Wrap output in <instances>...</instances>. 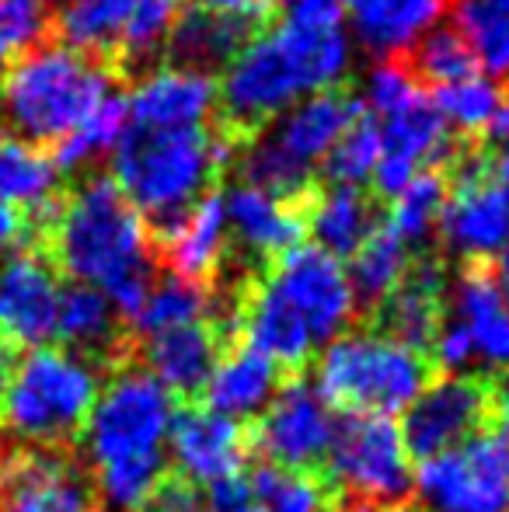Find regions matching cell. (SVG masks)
<instances>
[{
	"mask_svg": "<svg viewBox=\"0 0 509 512\" xmlns=\"http://www.w3.org/2000/svg\"><path fill=\"white\" fill-rule=\"evenodd\" d=\"M353 46L342 18H297L290 14L279 25L245 42L224 67L217 84L220 133L238 147L262 133L272 119L297 102L346 81Z\"/></svg>",
	"mask_w": 509,
	"mask_h": 512,
	"instance_id": "cell-1",
	"label": "cell"
},
{
	"mask_svg": "<svg viewBox=\"0 0 509 512\" xmlns=\"http://www.w3.org/2000/svg\"><path fill=\"white\" fill-rule=\"evenodd\" d=\"M53 262L74 283L105 293L119 317L133 321L150 286V223L133 209L109 175H91L60 203L46 234Z\"/></svg>",
	"mask_w": 509,
	"mask_h": 512,
	"instance_id": "cell-2",
	"label": "cell"
},
{
	"mask_svg": "<svg viewBox=\"0 0 509 512\" xmlns=\"http://www.w3.org/2000/svg\"><path fill=\"white\" fill-rule=\"evenodd\" d=\"M112 154V182L143 220L164 230L206 196L234 157V143L210 129L147 133L129 126Z\"/></svg>",
	"mask_w": 509,
	"mask_h": 512,
	"instance_id": "cell-3",
	"label": "cell"
},
{
	"mask_svg": "<svg viewBox=\"0 0 509 512\" xmlns=\"http://www.w3.org/2000/svg\"><path fill=\"white\" fill-rule=\"evenodd\" d=\"M112 67L67 46H35L0 77V115L28 143H60L112 95Z\"/></svg>",
	"mask_w": 509,
	"mask_h": 512,
	"instance_id": "cell-4",
	"label": "cell"
},
{
	"mask_svg": "<svg viewBox=\"0 0 509 512\" xmlns=\"http://www.w3.org/2000/svg\"><path fill=\"white\" fill-rule=\"evenodd\" d=\"M102 391L98 366L70 349L42 345L14 363L0 401V425L28 450L74 443Z\"/></svg>",
	"mask_w": 509,
	"mask_h": 512,
	"instance_id": "cell-5",
	"label": "cell"
},
{
	"mask_svg": "<svg viewBox=\"0 0 509 512\" xmlns=\"http://www.w3.org/2000/svg\"><path fill=\"white\" fill-rule=\"evenodd\" d=\"M429 384V359L381 331H346L318 359V394L346 415L391 418Z\"/></svg>",
	"mask_w": 509,
	"mask_h": 512,
	"instance_id": "cell-6",
	"label": "cell"
},
{
	"mask_svg": "<svg viewBox=\"0 0 509 512\" xmlns=\"http://www.w3.org/2000/svg\"><path fill=\"white\" fill-rule=\"evenodd\" d=\"M175 398L143 366H126L98 391L84 425V450L95 471L164 464Z\"/></svg>",
	"mask_w": 509,
	"mask_h": 512,
	"instance_id": "cell-7",
	"label": "cell"
},
{
	"mask_svg": "<svg viewBox=\"0 0 509 512\" xmlns=\"http://www.w3.org/2000/svg\"><path fill=\"white\" fill-rule=\"evenodd\" d=\"M325 460L349 512H391L405 506L415 488L412 453L391 418H339Z\"/></svg>",
	"mask_w": 509,
	"mask_h": 512,
	"instance_id": "cell-8",
	"label": "cell"
},
{
	"mask_svg": "<svg viewBox=\"0 0 509 512\" xmlns=\"http://www.w3.org/2000/svg\"><path fill=\"white\" fill-rule=\"evenodd\" d=\"M443 171L450 178L447 206L436 223L443 248L464 258L468 265L496 258L509 241V206L489 182V154L457 147V154Z\"/></svg>",
	"mask_w": 509,
	"mask_h": 512,
	"instance_id": "cell-9",
	"label": "cell"
},
{
	"mask_svg": "<svg viewBox=\"0 0 509 512\" xmlns=\"http://www.w3.org/2000/svg\"><path fill=\"white\" fill-rule=\"evenodd\" d=\"M262 283L283 300L311 331L314 345H328L346 335L356 321V293L339 258L314 244H297L276 262H269Z\"/></svg>",
	"mask_w": 509,
	"mask_h": 512,
	"instance_id": "cell-10",
	"label": "cell"
},
{
	"mask_svg": "<svg viewBox=\"0 0 509 512\" xmlns=\"http://www.w3.org/2000/svg\"><path fill=\"white\" fill-rule=\"evenodd\" d=\"M415 488L429 512H509V450L503 432L471 436L422 460Z\"/></svg>",
	"mask_w": 509,
	"mask_h": 512,
	"instance_id": "cell-11",
	"label": "cell"
},
{
	"mask_svg": "<svg viewBox=\"0 0 509 512\" xmlns=\"http://www.w3.org/2000/svg\"><path fill=\"white\" fill-rule=\"evenodd\" d=\"M332 405L318 394V387L304 377L279 384L276 398L262 411L255 432L248 439L265 457V464L286 471H314L328 457L335 436Z\"/></svg>",
	"mask_w": 509,
	"mask_h": 512,
	"instance_id": "cell-12",
	"label": "cell"
},
{
	"mask_svg": "<svg viewBox=\"0 0 509 512\" xmlns=\"http://www.w3.org/2000/svg\"><path fill=\"white\" fill-rule=\"evenodd\" d=\"M489 415V387L475 377L429 380L422 394L405 408L401 439L419 460L457 450L478 432Z\"/></svg>",
	"mask_w": 509,
	"mask_h": 512,
	"instance_id": "cell-13",
	"label": "cell"
},
{
	"mask_svg": "<svg viewBox=\"0 0 509 512\" xmlns=\"http://www.w3.org/2000/svg\"><path fill=\"white\" fill-rule=\"evenodd\" d=\"M56 265L39 251H14L0 262V342L7 349H42L56 338L60 307Z\"/></svg>",
	"mask_w": 509,
	"mask_h": 512,
	"instance_id": "cell-14",
	"label": "cell"
},
{
	"mask_svg": "<svg viewBox=\"0 0 509 512\" xmlns=\"http://www.w3.org/2000/svg\"><path fill=\"white\" fill-rule=\"evenodd\" d=\"M0 512H98V495L63 453L18 450L0 460Z\"/></svg>",
	"mask_w": 509,
	"mask_h": 512,
	"instance_id": "cell-15",
	"label": "cell"
},
{
	"mask_svg": "<svg viewBox=\"0 0 509 512\" xmlns=\"http://www.w3.org/2000/svg\"><path fill=\"white\" fill-rule=\"evenodd\" d=\"M168 457L185 485H220L238 478L248 457V432L241 422L210 408L175 411L168 429Z\"/></svg>",
	"mask_w": 509,
	"mask_h": 512,
	"instance_id": "cell-16",
	"label": "cell"
},
{
	"mask_svg": "<svg viewBox=\"0 0 509 512\" xmlns=\"http://www.w3.org/2000/svg\"><path fill=\"white\" fill-rule=\"evenodd\" d=\"M133 129L147 133H175V129H203L217 112V81L213 74L189 67L147 70L126 98Z\"/></svg>",
	"mask_w": 509,
	"mask_h": 512,
	"instance_id": "cell-17",
	"label": "cell"
},
{
	"mask_svg": "<svg viewBox=\"0 0 509 512\" xmlns=\"http://www.w3.org/2000/svg\"><path fill=\"white\" fill-rule=\"evenodd\" d=\"M367 115L360 95L346 88H332L311 95L293 108H286L276 119V126L269 133H262L286 161H293L297 168L311 171L332 154V147Z\"/></svg>",
	"mask_w": 509,
	"mask_h": 512,
	"instance_id": "cell-18",
	"label": "cell"
},
{
	"mask_svg": "<svg viewBox=\"0 0 509 512\" xmlns=\"http://www.w3.org/2000/svg\"><path fill=\"white\" fill-rule=\"evenodd\" d=\"M224 213L227 234L241 251L255 258L276 262L279 255L304 244V203H290V199L269 196V192L241 182L224 196Z\"/></svg>",
	"mask_w": 509,
	"mask_h": 512,
	"instance_id": "cell-19",
	"label": "cell"
},
{
	"mask_svg": "<svg viewBox=\"0 0 509 512\" xmlns=\"http://www.w3.org/2000/svg\"><path fill=\"white\" fill-rule=\"evenodd\" d=\"M227 213L220 192H206L189 213L161 230V258L168 272L185 283L210 290V279L220 272L227 251Z\"/></svg>",
	"mask_w": 509,
	"mask_h": 512,
	"instance_id": "cell-20",
	"label": "cell"
},
{
	"mask_svg": "<svg viewBox=\"0 0 509 512\" xmlns=\"http://www.w3.org/2000/svg\"><path fill=\"white\" fill-rule=\"evenodd\" d=\"M443 265L436 258H422L412 262L408 279L398 286V293L377 307L381 317V335L394 338V342L408 345V349L422 352L433 345L436 331L447 321V307H443Z\"/></svg>",
	"mask_w": 509,
	"mask_h": 512,
	"instance_id": "cell-21",
	"label": "cell"
},
{
	"mask_svg": "<svg viewBox=\"0 0 509 512\" xmlns=\"http://www.w3.org/2000/svg\"><path fill=\"white\" fill-rule=\"evenodd\" d=\"M143 370L175 398V394H199L220 363V331L210 321L185 324L175 331H161L143 338Z\"/></svg>",
	"mask_w": 509,
	"mask_h": 512,
	"instance_id": "cell-22",
	"label": "cell"
},
{
	"mask_svg": "<svg viewBox=\"0 0 509 512\" xmlns=\"http://www.w3.org/2000/svg\"><path fill=\"white\" fill-rule=\"evenodd\" d=\"M450 321L471 338L475 359L485 366H509V307L496 290V279L485 265H464L450 290Z\"/></svg>",
	"mask_w": 509,
	"mask_h": 512,
	"instance_id": "cell-23",
	"label": "cell"
},
{
	"mask_svg": "<svg viewBox=\"0 0 509 512\" xmlns=\"http://www.w3.org/2000/svg\"><path fill=\"white\" fill-rule=\"evenodd\" d=\"M238 335L241 345L255 349L258 356L272 359L276 366H304L311 352L318 349L311 331L304 328L297 314L262 283L255 279L238 300Z\"/></svg>",
	"mask_w": 509,
	"mask_h": 512,
	"instance_id": "cell-24",
	"label": "cell"
},
{
	"mask_svg": "<svg viewBox=\"0 0 509 512\" xmlns=\"http://www.w3.org/2000/svg\"><path fill=\"white\" fill-rule=\"evenodd\" d=\"M304 227L314 234V248L332 258H353L360 244L381 227L377 199L356 185H314L304 199Z\"/></svg>",
	"mask_w": 509,
	"mask_h": 512,
	"instance_id": "cell-25",
	"label": "cell"
},
{
	"mask_svg": "<svg viewBox=\"0 0 509 512\" xmlns=\"http://www.w3.org/2000/svg\"><path fill=\"white\" fill-rule=\"evenodd\" d=\"M447 7L450 0H349V18L367 53L401 60V53L433 32Z\"/></svg>",
	"mask_w": 509,
	"mask_h": 512,
	"instance_id": "cell-26",
	"label": "cell"
},
{
	"mask_svg": "<svg viewBox=\"0 0 509 512\" xmlns=\"http://www.w3.org/2000/svg\"><path fill=\"white\" fill-rule=\"evenodd\" d=\"M279 391V366L272 359L258 356L248 345H238L227 356H220V363L213 366L210 380H206V408L227 415L234 422L241 418L262 415L269 408V401Z\"/></svg>",
	"mask_w": 509,
	"mask_h": 512,
	"instance_id": "cell-27",
	"label": "cell"
},
{
	"mask_svg": "<svg viewBox=\"0 0 509 512\" xmlns=\"http://www.w3.org/2000/svg\"><path fill=\"white\" fill-rule=\"evenodd\" d=\"M252 32L255 28L241 25V21L220 18V14H210L196 4H182L164 49L171 56V67H189V70L213 74V70L227 67L245 49Z\"/></svg>",
	"mask_w": 509,
	"mask_h": 512,
	"instance_id": "cell-28",
	"label": "cell"
},
{
	"mask_svg": "<svg viewBox=\"0 0 509 512\" xmlns=\"http://www.w3.org/2000/svg\"><path fill=\"white\" fill-rule=\"evenodd\" d=\"M377 126H381L384 154L398 157V161L412 164V168H419V164H426V168H447L450 157L457 154V143L450 140L447 122L436 112L433 98L426 91H419L398 112L384 115Z\"/></svg>",
	"mask_w": 509,
	"mask_h": 512,
	"instance_id": "cell-29",
	"label": "cell"
},
{
	"mask_svg": "<svg viewBox=\"0 0 509 512\" xmlns=\"http://www.w3.org/2000/svg\"><path fill=\"white\" fill-rule=\"evenodd\" d=\"M56 185H60V168L53 164L49 150L14 133H0V203L28 216L56 203Z\"/></svg>",
	"mask_w": 509,
	"mask_h": 512,
	"instance_id": "cell-30",
	"label": "cell"
},
{
	"mask_svg": "<svg viewBox=\"0 0 509 512\" xmlns=\"http://www.w3.org/2000/svg\"><path fill=\"white\" fill-rule=\"evenodd\" d=\"M133 7L136 0H67L53 18V28L67 49L112 67Z\"/></svg>",
	"mask_w": 509,
	"mask_h": 512,
	"instance_id": "cell-31",
	"label": "cell"
},
{
	"mask_svg": "<svg viewBox=\"0 0 509 512\" xmlns=\"http://www.w3.org/2000/svg\"><path fill=\"white\" fill-rule=\"evenodd\" d=\"M116 310L105 300L102 290L84 283H70L60 290L56 307V338L67 342L70 352L91 359L109 352L116 345Z\"/></svg>",
	"mask_w": 509,
	"mask_h": 512,
	"instance_id": "cell-32",
	"label": "cell"
},
{
	"mask_svg": "<svg viewBox=\"0 0 509 512\" xmlns=\"http://www.w3.org/2000/svg\"><path fill=\"white\" fill-rule=\"evenodd\" d=\"M408 269H412V248L391 227H377L349 258L346 276L356 293V304L381 307L408 279Z\"/></svg>",
	"mask_w": 509,
	"mask_h": 512,
	"instance_id": "cell-33",
	"label": "cell"
},
{
	"mask_svg": "<svg viewBox=\"0 0 509 512\" xmlns=\"http://www.w3.org/2000/svg\"><path fill=\"white\" fill-rule=\"evenodd\" d=\"M454 18L478 67L509 84V0H457Z\"/></svg>",
	"mask_w": 509,
	"mask_h": 512,
	"instance_id": "cell-34",
	"label": "cell"
},
{
	"mask_svg": "<svg viewBox=\"0 0 509 512\" xmlns=\"http://www.w3.org/2000/svg\"><path fill=\"white\" fill-rule=\"evenodd\" d=\"M210 307H213V300L206 286L168 276L150 286L147 300H143V307L136 310V317L129 324L136 328V335L154 338V335H161V331H175V328H185V324L206 321Z\"/></svg>",
	"mask_w": 509,
	"mask_h": 512,
	"instance_id": "cell-35",
	"label": "cell"
},
{
	"mask_svg": "<svg viewBox=\"0 0 509 512\" xmlns=\"http://www.w3.org/2000/svg\"><path fill=\"white\" fill-rule=\"evenodd\" d=\"M126 126H129L126 98L112 91V95L105 98V102L98 105L95 112H91L88 119L74 129V133L63 136V140L56 143L53 164L60 168V175H63V171L84 168V164H91L95 157L116 150L119 140H123V133H126Z\"/></svg>",
	"mask_w": 509,
	"mask_h": 512,
	"instance_id": "cell-36",
	"label": "cell"
},
{
	"mask_svg": "<svg viewBox=\"0 0 509 512\" xmlns=\"http://www.w3.org/2000/svg\"><path fill=\"white\" fill-rule=\"evenodd\" d=\"M178 11H182V0H136L123 39L116 46V56H112V74L116 70L119 74H136L157 53H164Z\"/></svg>",
	"mask_w": 509,
	"mask_h": 512,
	"instance_id": "cell-37",
	"label": "cell"
},
{
	"mask_svg": "<svg viewBox=\"0 0 509 512\" xmlns=\"http://www.w3.org/2000/svg\"><path fill=\"white\" fill-rule=\"evenodd\" d=\"M252 499L265 512H335V495L314 471L262 464L248 478Z\"/></svg>",
	"mask_w": 509,
	"mask_h": 512,
	"instance_id": "cell-38",
	"label": "cell"
},
{
	"mask_svg": "<svg viewBox=\"0 0 509 512\" xmlns=\"http://www.w3.org/2000/svg\"><path fill=\"white\" fill-rule=\"evenodd\" d=\"M450 196V178L443 168H426L405 185L401 196H394L391 206V223L387 227L401 237V241L412 248V244H422L440 223V213L447 206Z\"/></svg>",
	"mask_w": 509,
	"mask_h": 512,
	"instance_id": "cell-39",
	"label": "cell"
},
{
	"mask_svg": "<svg viewBox=\"0 0 509 512\" xmlns=\"http://www.w3.org/2000/svg\"><path fill=\"white\" fill-rule=\"evenodd\" d=\"M405 67L412 70L415 81H429L436 88H443V84H457L464 77H475L478 60L457 28L440 25L415 42L412 60Z\"/></svg>",
	"mask_w": 509,
	"mask_h": 512,
	"instance_id": "cell-40",
	"label": "cell"
},
{
	"mask_svg": "<svg viewBox=\"0 0 509 512\" xmlns=\"http://www.w3.org/2000/svg\"><path fill=\"white\" fill-rule=\"evenodd\" d=\"M499 102H503V88L499 81H489V77H464L457 84H443V88L433 91V105L436 112L443 115V122L457 126L464 136L485 133L492 126L499 112Z\"/></svg>",
	"mask_w": 509,
	"mask_h": 512,
	"instance_id": "cell-41",
	"label": "cell"
},
{
	"mask_svg": "<svg viewBox=\"0 0 509 512\" xmlns=\"http://www.w3.org/2000/svg\"><path fill=\"white\" fill-rule=\"evenodd\" d=\"M381 154H384L381 126H377V119L363 115V119L335 143L332 154L321 164H325V175L332 185H356V189H360V185L374 175Z\"/></svg>",
	"mask_w": 509,
	"mask_h": 512,
	"instance_id": "cell-42",
	"label": "cell"
},
{
	"mask_svg": "<svg viewBox=\"0 0 509 512\" xmlns=\"http://www.w3.org/2000/svg\"><path fill=\"white\" fill-rule=\"evenodd\" d=\"M49 28V18L35 0H0V63H14L32 53Z\"/></svg>",
	"mask_w": 509,
	"mask_h": 512,
	"instance_id": "cell-43",
	"label": "cell"
},
{
	"mask_svg": "<svg viewBox=\"0 0 509 512\" xmlns=\"http://www.w3.org/2000/svg\"><path fill=\"white\" fill-rule=\"evenodd\" d=\"M419 81L412 77V70L405 67V60H381L374 70L367 74V84H363V108H374L377 115H391L398 112L401 105H408L415 95H419Z\"/></svg>",
	"mask_w": 509,
	"mask_h": 512,
	"instance_id": "cell-44",
	"label": "cell"
},
{
	"mask_svg": "<svg viewBox=\"0 0 509 512\" xmlns=\"http://www.w3.org/2000/svg\"><path fill=\"white\" fill-rule=\"evenodd\" d=\"M196 7L210 14H220V18H231V21H241L248 28H258L272 18V0H192Z\"/></svg>",
	"mask_w": 509,
	"mask_h": 512,
	"instance_id": "cell-45",
	"label": "cell"
},
{
	"mask_svg": "<svg viewBox=\"0 0 509 512\" xmlns=\"http://www.w3.org/2000/svg\"><path fill=\"white\" fill-rule=\"evenodd\" d=\"M140 512H206V502L199 499V492L192 485L171 478L157 488L154 499H150Z\"/></svg>",
	"mask_w": 509,
	"mask_h": 512,
	"instance_id": "cell-46",
	"label": "cell"
},
{
	"mask_svg": "<svg viewBox=\"0 0 509 512\" xmlns=\"http://www.w3.org/2000/svg\"><path fill=\"white\" fill-rule=\"evenodd\" d=\"M206 512H265V509L252 499V488H248V481L238 474V478H227L210 488Z\"/></svg>",
	"mask_w": 509,
	"mask_h": 512,
	"instance_id": "cell-47",
	"label": "cell"
},
{
	"mask_svg": "<svg viewBox=\"0 0 509 512\" xmlns=\"http://www.w3.org/2000/svg\"><path fill=\"white\" fill-rule=\"evenodd\" d=\"M415 175H419V168H412V164L398 161V157L381 154V161H377L374 175H370V182H374V196H381V199L401 196V192H405V185L412 182Z\"/></svg>",
	"mask_w": 509,
	"mask_h": 512,
	"instance_id": "cell-48",
	"label": "cell"
},
{
	"mask_svg": "<svg viewBox=\"0 0 509 512\" xmlns=\"http://www.w3.org/2000/svg\"><path fill=\"white\" fill-rule=\"evenodd\" d=\"M28 220L25 213H18L14 206L0 203V262L11 258L14 251H21V244L28 241Z\"/></svg>",
	"mask_w": 509,
	"mask_h": 512,
	"instance_id": "cell-49",
	"label": "cell"
},
{
	"mask_svg": "<svg viewBox=\"0 0 509 512\" xmlns=\"http://www.w3.org/2000/svg\"><path fill=\"white\" fill-rule=\"evenodd\" d=\"M286 4L297 18H342V0H272Z\"/></svg>",
	"mask_w": 509,
	"mask_h": 512,
	"instance_id": "cell-50",
	"label": "cell"
},
{
	"mask_svg": "<svg viewBox=\"0 0 509 512\" xmlns=\"http://www.w3.org/2000/svg\"><path fill=\"white\" fill-rule=\"evenodd\" d=\"M489 411L509 429V366L496 377V384L489 387Z\"/></svg>",
	"mask_w": 509,
	"mask_h": 512,
	"instance_id": "cell-51",
	"label": "cell"
},
{
	"mask_svg": "<svg viewBox=\"0 0 509 512\" xmlns=\"http://www.w3.org/2000/svg\"><path fill=\"white\" fill-rule=\"evenodd\" d=\"M489 182L496 185L509 206V147H499L496 154H489Z\"/></svg>",
	"mask_w": 509,
	"mask_h": 512,
	"instance_id": "cell-52",
	"label": "cell"
},
{
	"mask_svg": "<svg viewBox=\"0 0 509 512\" xmlns=\"http://www.w3.org/2000/svg\"><path fill=\"white\" fill-rule=\"evenodd\" d=\"M485 133H489L492 143H499V147H509V91H503L499 112H496V119H492V126L485 129Z\"/></svg>",
	"mask_w": 509,
	"mask_h": 512,
	"instance_id": "cell-53",
	"label": "cell"
},
{
	"mask_svg": "<svg viewBox=\"0 0 509 512\" xmlns=\"http://www.w3.org/2000/svg\"><path fill=\"white\" fill-rule=\"evenodd\" d=\"M492 279H496V290H499V297H503V304L509 307V241L496 255V272H492Z\"/></svg>",
	"mask_w": 509,
	"mask_h": 512,
	"instance_id": "cell-54",
	"label": "cell"
},
{
	"mask_svg": "<svg viewBox=\"0 0 509 512\" xmlns=\"http://www.w3.org/2000/svg\"><path fill=\"white\" fill-rule=\"evenodd\" d=\"M11 370H14V349H7V345L0 342V401H4L7 380H11Z\"/></svg>",
	"mask_w": 509,
	"mask_h": 512,
	"instance_id": "cell-55",
	"label": "cell"
},
{
	"mask_svg": "<svg viewBox=\"0 0 509 512\" xmlns=\"http://www.w3.org/2000/svg\"><path fill=\"white\" fill-rule=\"evenodd\" d=\"M391 512H422V509H412V506H398V509H391Z\"/></svg>",
	"mask_w": 509,
	"mask_h": 512,
	"instance_id": "cell-56",
	"label": "cell"
},
{
	"mask_svg": "<svg viewBox=\"0 0 509 512\" xmlns=\"http://www.w3.org/2000/svg\"><path fill=\"white\" fill-rule=\"evenodd\" d=\"M35 4H39V7H42V4H53V0H35Z\"/></svg>",
	"mask_w": 509,
	"mask_h": 512,
	"instance_id": "cell-57",
	"label": "cell"
}]
</instances>
